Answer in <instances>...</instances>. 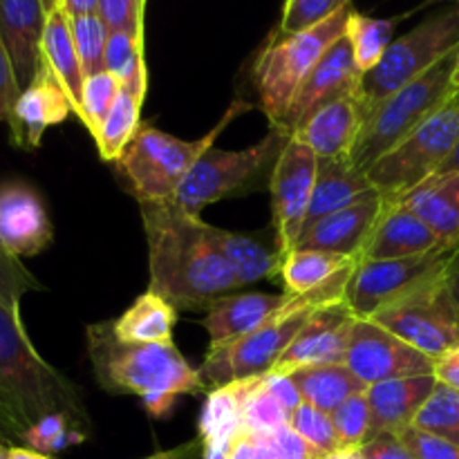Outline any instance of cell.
<instances>
[{
	"mask_svg": "<svg viewBox=\"0 0 459 459\" xmlns=\"http://www.w3.org/2000/svg\"><path fill=\"white\" fill-rule=\"evenodd\" d=\"M453 247L394 260H359L345 287V305L357 318H372L444 272Z\"/></svg>",
	"mask_w": 459,
	"mask_h": 459,
	"instance_id": "7c38bea8",
	"label": "cell"
},
{
	"mask_svg": "<svg viewBox=\"0 0 459 459\" xmlns=\"http://www.w3.org/2000/svg\"><path fill=\"white\" fill-rule=\"evenodd\" d=\"M0 403L22 433L48 417H65L81 433H90L88 408L81 388L36 352L22 325L21 309L0 303Z\"/></svg>",
	"mask_w": 459,
	"mask_h": 459,
	"instance_id": "3957f363",
	"label": "cell"
},
{
	"mask_svg": "<svg viewBox=\"0 0 459 459\" xmlns=\"http://www.w3.org/2000/svg\"><path fill=\"white\" fill-rule=\"evenodd\" d=\"M375 193L379 191L372 186L366 170L354 166L350 160H318L316 182H314L312 202H309L303 233L325 215L348 209V206L357 204V202L366 200Z\"/></svg>",
	"mask_w": 459,
	"mask_h": 459,
	"instance_id": "d4e9b609",
	"label": "cell"
},
{
	"mask_svg": "<svg viewBox=\"0 0 459 459\" xmlns=\"http://www.w3.org/2000/svg\"><path fill=\"white\" fill-rule=\"evenodd\" d=\"M361 79L363 74L357 67V61H354L352 45H350L348 36L343 34L330 45V49L321 56V61L305 76V81L296 90L294 99H291V106L281 128L294 134L314 110L334 101V99L359 92Z\"/></svg>",
	"mask_w": 459,
	"mask_h": 459,
	"instance_id": "9a60e30c",
	"label": "cell"
},
{
	"mask_svg": "<svg viewBox=\"0 0 459 459\" xmlns=\"http://www.w3.org/2000/svg\"><path fill=\"white\" fill-rule=\"evenodd\" d=\"M0 459H9V446L0 442Z\"/></svg>",
	"mask_w": 459,
	"mask_h": 459,
	"instance_id": "94428289",
	"label": "cell"
},
{
	"mask_svg": "<svg viewBox=\"0 0 459 459\" xmlns=\"http://www.w3.org/2000/svg\"><path fill=\"white\" fill-rule=\"evenodd\" d=\"M18 94H21V85H18L13 61L9 56V49L4 45L3 36H0V124L3 121L9 124Z\"/></svg>",
	"mask_w": 459,
	"mask_h": 459,
	"instance_id": "bcb514c9",
	"label": "cell"
},
{
	"mask_svg": "<svg viewBox=\"0 0 459 459\" xmlns=\"http://www.w3.org/2000/svg\"><path fill=\"white\" fill-rule=\"evenodd\" d=\"M354 321L357 316L350 312L345 300L318 307L272 372L273 375H290L305 366L345 363Z\"/></svg>",
	"mask_w": 459,
	"mask_h": 459,
	"instance_id": "2e32d148",
	"label": "cell"
},
{
	"mask_svg": "<svg viewBox=\"0 0 459 459\" xmlns=\"http://www.w3.org/2000/svg\"><path fill=\"white\" fill-rule=\"evenodd\" d=\"M106 72H110L121 85L148 76L143 61V36L110 31L106 45Z\"/></svg>",
	"mask_w": 459,
	"mask_h": 459,
	"instance_id": "74e56055",
	"label": "cell"
},
{
	"mask_svg": "<svg viewBox=\"0 0 459 459\" xmlns=\"http://www.w3.org/2000/svg\"><path fill=\"white\" fill-rule=\"evenodd\" d=\"M321 459H363L359 455L357 451H339V453H332V455H325Z\"/></svg>",
	"mask_w": 459,
	"mask_h": 459,
	"instance_id": "6f0895ef",
	"label": "cell"
},
{
	"mask_svg": "<svg viewBox=\"0 0 459 459\" xmlns=\"http://www.w3.org/2000/svg\"><path fill=\"white\" fill-rule=\"evenodd\" d=\"M202 453H204V444H202V439L197 437L186 444H179V446L175 448H169V451H157L143 459H197L202 457Z\"/></svg>",
	"mask_w": 459,
	"mask_h": 459,
	"instance_id": "681fc988",
	"label": "cell"
},
{
	"mask_svg": "<svg viewBox=\"0 0 459 459\" xmlns=\"http://www.w3.org/2000/svg\"><path fill=\"white\" fill-rule=\"evenodd\" d=\"M415 429L429 430V433L439 435L453 446L459 448V393L448 388V385L437 384L421 411L417 412Z\"/></svg>",
	"mask_w": 459,
	"mask_h": 459,
	"instance_id": "d590c367",
	"label": "cell"
},
{
	"mask_svg": "<svg viewBox=\"0 0 459 459\" xmlns=\"http://www.w3.org/2000/svg\"><path fill=\"white\" fill-rule=\"evenodd\" d=\"M94 379L115 394L142 399L151 417H169L184 394L204 393L200 370L188 366L175 343H133L121 341L112 323H94L85 330Z\"/></svg>",
	"mask_w": 459,
	"mask_h": 459,
	"instance_id": "7a4b0ae2",
	"label": "cell"
},
{
	"mask_svg": "<svg viewBox=\"0 0 459 459\" xmlns=\"http://www.w3.org/2000/svg\"><path fill=\"white\" fill-rule=\"evenodd\" d=\"M348 7H352V0H285L276 30L281 34H300Z\"/></svg>",
	"mask_w": 459,
	"mask_h": 459,
	"instance_id": "60d3db41",
	"label": "cell"
},
{
	"mask_svg": "<svg viewBox=\"0 0 459 459\" xmlns=\"http://www.w3.org/2000/svg\"><path fill=\"white\" fill-rule=\"evenodd\" d=\"M40 61L61 81L63 90L72 101V110L74 115H79L85 74L79 61V52H76L70 13L63 7H56L48 13L43 39H40Z\"/></svg>",
	"mask_w": 459,
	"mask_h": 459,
	"instance_id": "484cf974",
	"label": "cell"
},
{
	"mask_svg": "<svg viewBox=\"0 0 459 459\" xmlns=\"http://www.w3.org/2000/svg\"><path fill=\"white\" fill-rule=\"evenodd\" d=\"M433 377L437 379V384L448 385V388L459 393V345L448 350L439 359H435Z\"/></svg>",
	"mask_w": 459,
	"mask_h": 459,
	"instance_id": "c3c4849f",
	"label": "cell"
},
{
	"mask_svg": "<svg viewBox=\"0 0 459 459\" xmlns=\"http://www.w3.org/2000/svg\"><path fill=\"white\" fill-rule=\"evenodd\" d=\"M444 278H446V287L459 309V242L453 247V254L451 258H448L446 269H444Z\"/></svg>",
	"mask_w": 459,
	"mask_h": 459,
	"instance_id": "f5cc1de1",
	"label": "cell"
},
{
	"mask_svg": "<svg viewBox=\"0 0 459 459\" xmlns=\"http://www.w3.org/2000/svg\"><path fill=\"white\" fill-rule=\"evenodd\" d=\"M403 204L415 211L444 245L459 242V170L457 173L433 175L402 197Z\"/></svg>",
	"mask_w": 459,
	"mask_h": 459,
	"instance_id": "4316f807",
	"label": "cell"
},
{
	"mask_svg": "<svg viewBox=\"0 0 459 459\" xmlns=\"http://www.w3.org/2000/svg\"><path fill=\"white\" fill-rule=\"evenodd\" d=\"M146 85L148 76H142V79H134L130 81V83L121 85L119 94H117L115 103H112L101 130H99V134L94 137L101 160H119L121 152L128 148V143L133 142L134 134L139 133V128H142L139 117H142Z\"/></svg>",
	"mask_w": 459,
	"mask_h": 459,
	"instance_id": "f1b7e54d",
	"label": "cell"
},
{
	"mask_svg": "<svg viewBox=\"0 0 459 459\" xmlns=\"http://www.w3.org/2000/svg\"><path fill=\"white\" fill-rule=\"evenodd\" d=\"M290 417L291 412L273 394L264 377L245 381V394H242V430L245 433H272L290 424Z\"/></svg>",
	"mask_w": 459,
	"mask_h": 459,
	"instance_id": "e575fe53",
	"label": "cell"
},
{
	"mask_svg": "<svg viewBox=\"0 0 459 459\" xmlns=\"http://www.w3.org/2000/svg\"><path fill=\"white\" fill-rule=\"evenodd\" d=\"M242 394L245 381L209 390L200 415L202 444H233L242 433Z\"/></svg>",
	"mask_w": 459,
	"mask_h": 459,
	"instance_id": "d6a6232c",
	"label": "cell"
},
{
	"mask_svg": "<svg viewBox=\"0 0 459 459\" xmlns=\"http://www.w3.org/2000/svg\"><path fill=\"white\" fill-rule=\"evenodd\" d=\"M455 56L457 61H455V74H453V85H455V90H459V45L455 49Z\"/></svg>",
	"mask_w": 459,
	"mask_h": 459,
	"instance_id": "91938a15",
	"label": "cell"
},
{
	"mask_svg": "<svg viewBox=\"0 0 459 459\" xmlns=\"http://www.w3.org/2000/svg\"><path fill=\"white\" fill-rule=\"evenodd\" d=\"M291 299L294 296L287 294V291H282V294L249 291V294L224 296L206 312L202 325L209 332L211 345L229 343V341L242 339V336L258 330L273 314L281 312Z\"/></svg>",
	"mask_w": 459,
	"mask_h": 459,
	"instance_id": "cb8c5ba5",
	"label": "cell"
},
{
	"mask_svg": "<svg viewBox=\"0 0 459 459\" xmlns=\"http://www.w3.org/2000/svg\"><path fill=\"white\" fill-rule=\"evenodd\" d=\"M457 142L459 90L399 146L375 161L366 175L385 200H402L442 169L444 161L455 151Z\"/></svg>",
	"mask_w": 459,
	"mask_h": 459,
	"instance_id": "ba28073f",
	"label": "cell"
},
{
	"mask_svg": "<svg viewBox=\"0 0 459 459\" xmlns=\"http://www.w3.org/2000/svg\"><path fill=\"white\" fill-rule=\"evenodd\" d=\"M40 3H43V7H45V12H54V9L56 7H61V3L63 0H40Z\"/></svg>",
	"mask_w": 459,
	"mask_h": 459,
	"instance_id": "680465c9",
	"label": "cell"
},
{
	"mask_svg": "<svg viewBox=\"0 0 459 459\" xmlns=\"http://www.w3.org/2000/svg\"><path fill=\"white\" fill-rule=\"evenodd\" d=\"M448 3H455V4H459V0H448Z\"/></svg>",
	"mask_w": 459,
	"mask_h": 459,
	"instance_id": "6125c7cd",
	"label": "cell"
},
{
	"mask_svg": "<svg viewBox=\"0 0 459 459\" xmlns=\"http://www.w3.org/2000/svg\"><path fill=\"white\" fill-rule=\"evenodd\" d=\"M291 133L272 126L269 134L245 151H220L211 146L195 161L191 173L179 186L175 200L193 215H200L204 206L227 197L249 195L267 191L273 169L290 142Z\"/></svg>",
	"mask_w": 459,
	"mask_h": 459,
	"instance_id": "8992f818",
	"label": "cell"
},
{
	"mask_svg": "<svg viewBox=\"0 0 459 459\" xmlns=\"http://www.w3.org/2000/svg\"><path fill=\"white\" fill-rule=\"evenodd\" d=\"M357 453L363 459H415L406 448V444L402 442V437L393 433H384L368 439L363 446L357 448Z\"/></svg>",
	"mask_w": 459,
	"mask_h": 459,
	"instance_id": "7dc6e473",
	"label": "cell"
},
{
	"mask_svg": "<svg viewBox=\"0 0 459 459\" xmlns=\"http://www.w3.org/2000/svg\"><path fill=\"white\" fill-rule=\"evenodd\" d=\"M459 170V142H457V146H455V151L451 152V157H448L446 161H444L442 164V169L437 170V173L435 175H446V173H457Z\"/></svg>",
	"mask_w": 459,
	"mask_h": 459,
	"instance_id": "9f6ffc18",
	"label": "cell"
},
{
	"mask_svg": "<svg viewBox=\"0 0 459 459\" xmlns=\"http://www.w3.org/2000/svg\"><path fill=\"white\" fill-rule=\"evenodd\" d=\"M403 18L406 16L375 18L352 9L345 36H348L350 45H352L354 61H357V67L361 70V74H368V72L379 65L385 49L394 40V30H397V25Z\"/></svg>",
	"mask_w": 459,
	"mask_h": 459,
	"instance_id": "836d02e7",
	"label": "cell"
},
{
	"mask_svg": "<svg viewBox=\"0 0 459 459\" xmlns=\"http://www.w3.org/2000/svg\"><path fill=\"white\" fill-rule=\"evenodd\" d=\"M352 9H343L330 21L300 34H281L276 30L269 36L254 63V85L269 124L281 128L296 90L330 45L345 34Z\"/></svg>",
	"mask_w": 459,
	"mask_h": 459,
	"instance_id": "52a82bcc",
	"label": "cell"
},
{
	"mask_svg": "<svg viewBox=\"0 0 459 459\" xmlns=\"http://www.w3.org/2000/svg\"><path fill=\"white\" fill-rule=\"evenodd\" d=\"M290 426L318 453L321 457L341 451L339 435L332 424L330 412L314 408L312 403H300L290 417Z\"/></svg>",
	"mask_w": 459,
	"mask_h": 459,
	"instance_id": "b9f144b4",
	"label": "cell"
},
{
	"mask_svg": "<svg viewBox=\"0 0 459 459\" xmlns=\"http://www.w3.org/2000/svg\"><path fill=\"white\" fill-rule=\"evenodd\" d=\"M287 377L299 388L300 399L305 403H312L314 408L323 412L336 411L348 397L368 390V385L345 363L305 366L290 372Z\"/></svg>",
	"mask_w": 459,
	"mask_h": 459,
	"instance_id": "f546056e",
	"label": "cell"
},
{
	"mask_svg": "<svg viewBox=\"0 0 459 459\" xmlns=\"http://www.w3.org/2000/svg\"><path fill=\"white\" fill-rule=\"evenodd\" d=\"M40 290L43 285L39 278L21 263V258H13L0 249V303L12 309H21L22 296Z\"/></svg>",
	"mask_w": 459,
	"mask_h": 459,
	"instance_id": "7bdbcfd3",
	"label": "cell"
},
{
	"mask_svg": "<svg viewBox=\"0 0 459 459\" xmlns=\"http://www.w3.org/2000/svg\"><path fill=\"white\" fill-rule=\"evenodd\" d=\"M52 240L54 229L39 193L18 179L0 184V249L22 260L43 254Z\"/></svg>",
	"mask_w": 459,
	"mask_h": 459,
	"instance_id": "e0dca14e",
	"label": "cell"
},
{
	"mask_svg": "<svg viewBox=\"0 0 459 459\" xmlns=\"http://www.w3.org/2000/svg\"><path fill=\"white\" fill-rule=\"evenodd\" d=\"M330 417L339 435L341 451H357L370 437V403L366 393L345 399L336 411L330 412Z\"/></svg>",
	"mask_w": 459,
	"mask_h": 459,
	"instance_id": "ab89813d",
	"label": "cell"
},
{
	"mask_svg": "<svg viewBox=\"0 0 459 459\" xmlns=\"http://www.w3.org/2000/svg\"><path fill=\"white\" fill-rule=\"evenodd\" d=\"M211 238L218 245L224 260L231 264L242 287L281 273L282 254L276 245H267L260 236L227 231V229H218L211 224Z\"/></svg>",
	"mask_w": 459,
	"mask_h": 459,
	"instance_id": "83f0119b",
	"label": "cell"
},
{
	"mask_svg": "<svg viewBox=\"0 0 459 459\" xmlns=\"http://www.w3.org/2000/svg\"><path fill=\"white\" fill-rule=\"evenodd\" d=\"M435 385H437V379L433 375L403 377V379L368 385L366 394L370 403V437L368 439L384 433L399 435L411 429Z\"/></svg>",
	"mask_w": 459,
	"mask_h": 459,
	"instance_id": "603a6c76",
	"label": "cell"
},
{
	"mask_svg": "<svg viewBox=\"0 0 459 459\" xmlns=\"http://www.w3.org/2000/svg\"><path fill=\"white\" fill-rule=\"evenodd\" d=\"M359 260L316 249H291L282 255L281 273L287 294L300 296L330 285Z\"/></svg>",
	"mask_w": 459,
	"mask_h": 459,
	"instance_id": "4dcf8cb0",
	"label": "cell"
},
{
	"mask_svg": "<svg viewBox=\"0 0 459 459\" xmlns=\"http://www.w3.org/2000/svg\"><path fill=\"white\" fill-rule=\"evenodd\" d=\"M384 206L385 197L381 193H375L348 209L325 215L299 238L294 249L330 251V254L359 260Z\"/></svg>",
	"mask_w": 459,
	"mask_h": 459,
	"instance_id": "ffe728a7",
	"label": "cell"
},
{
	"mask_svg": "<svg viewBox=\"0 0 459 459\" xmlns=\"http://www.w3.org/2000/svg\"><path fill=\"white\" fill-rule=\"evenodd\" d=\"M61 7L70 16H85V13H97V0H63Z\"/></svg>",
	"mask_w": 459,
	"mask_h": 459,
	"instance_id": "db71d44e",
	"label": "cell"
},
{
	"mask_svg": "<svg viewBox=\"0 0 459 459\" xmlns=\"http://www.w3.org/2000/svg\"><path fill=\"white\" fill-rule=\"evenodd\" d=\"M229 459H255V437L242 430L229 448Z\"/></svg>",
	"mask_w": 459,
	"mask_h": 459,
	"instance_id": "816d5d0a",
	"label": "cell"
},
{
	"mask_svg": "<svg viewBox=\"0 0 459 459\" xmlns=\"http://www.w3.org/2000/svg\"><path fill=\"white\" fill-rule=\"evenodd\" d=\"M9 459H54L45 453L31 451L27 446H9Z\"/></svg>",
	"mask_w": 459,
	"mask_h": 459,
	"instance_id": "11a10c76",
	"label": "cell"
},
{
	"mask_svg": "<svg viewBox=\"0 0 459 459\" xmlns=\"http://www.w3.org/2000/svg\"><path fill=\"white\" fill-rule=\"evenodd\" d=\"M354 267L357 264L345 269L336 281L321 287V290L294 296L281 312L273 314L267 323H263L251 334L229 341V343L211 345L204 363L197 368L206 390L222 388V385L236 384V381L267 377L273 370V366L281 361L282 354L287 352V348L294 343L309 316L323 305L343 300L345 287H348Z\"/></svg>",
	"mask_w": 459,
	"mask_h": 459,
	"instance_id": "277c9868",
	"label": "cell"
},
{
	"mask_svg": "<svg viewBox=\"0 0 459 459\" xmlns=\"http://www.w3.org/2000/svg\"><path fill=\"white\" fill-rule=\"evenodd\" d=\"M459 45V4L433 13L412 27L408 34L399 36L385 49L384 58L375 70L363 74L359 99L370 112L377 103L388 99L399 88L408 85L437 65L444 56Z\"/></svg>",
	"mask_w": 459,
	"mask_h": 459,
	"instance_id": "9c48e42d",
	"label": "cell"
},
{
	"mask_svg": "<svg viewBox=\"0 0 459 459\" xmlns=\"http://www.w3.org/2000/svg\"><path fill=\"white\" fill-rule=\"evenodd\" d=\"M399 437H402V442L406 444V448L415 459H459L457 446H453L451 442H446L439 435L429 433V430L411 426L403 433H399Z\"/></svg>",
	"mask_w": 459,
	"mask_h": 459,
	"instance_id": "f6af8a7d",
	"label": "cell"
},
{
	"mask_svg": "<svg viewBox=\"0 0 459 459\" xmlns=\"http://www.w3.org/2000/svg\"><path fill=\"white\" fill-rule=\"evenodd\" d=\"M455 61L457 56L453 49L437 65L377 103L368 112L366 124L350 152V161L361 170H368L385 152L399 146L412 130L420 128L433 112H437L457 92L453 85Z\"/></svg>",
	"mask_w": 459,
	"mask_h": 459,
	"instance_id": "5b68a950",
	"label": "cell"
},
{
	"mask_svg": "<svg viewBox=\"0 0 459 459\" xmlns=\"http://www.w3.org/2000/svg\"><path fill=\"white\" fill-rule=\"evenodd\" d=\"M148 242V291L184 312H209L240 281L211 238V224L188 213L175 197L139 202Z\"/></svg>",
	"mask_w": 459,
	"mask_h": 459,
	"instance_id": "6da1fadb",
	"label": "cell"
},
{
	"mask_svg": "<svg viewBox=\"0 0 459 459\" xmlns=\"http://www.w3.org/2000/svg\"><path fill=\"white\" fill-rule=\"evenodd\" d=\"M72 101L61 81L40 61L34 81L18 94L9 119V139L22 151H36L43 142L45 130L63 124L70 117Z\"/></svg>",
	"mask_w": 459,
	"mask_h": 459,
	"instance_id": "ac0fdd59",
	"label": "cell"
},
{
	"mask_svg": "<svg viewBox=\"0 0 459 459\" xmlns=\"http://www.w3.org/2000/svg\"><path fill=\"white\" fill-rule=\"evenodd\" d=\"M146 0H97V13L110 31H130L143 36Z\"/></svg>",
	"mask_w": 459,
	"mask_h": 459,
	"instance_id": "ee69618b",
	"label": "cell"
},
{
	"mask_svg": "<svg viewBox=\"0 0 459 459\" xmlns=\"http://www.w3.org/2000/svg\"><path fill=\"white\" fill-rule=\"evenodd\" d=\"M0 442L4 446H22V433L16 426V421L9 417V412L4 411L3 403H0Z\"/></svg>",
	"mask_w": 459,
	"mask_h": 459,
	"instance_id": "f907efd6",
	"label": "cell"
},
{
	"mask_svg": "<svg viewBox=\"0 0 459 459\" xmlns=\"http://www.w3.org/2000/svg\"><path fill=\"white\" fill-rule=\"evenodd\" d=\"M370 321L379 323L430 359H439L459 345V309L448 291L444 272L377 312Z\"/></svg>",
	"mask_w": 459,
	"mask_h": 459,
	"instance_id": "8fae6325",
	"label": "cell"
},
{
	"mask_svg": "<svg viewBox=\"0 0 459 459\" xmlns=\"http://www.w3.org/2000/svg\"><path fill=\"white\" fill-rule=\"evenodd\" d=\"M444 245L442 238L402 200H385L384 211L368 238L359 260H394L429 254Z\"/></svg>",
	"mask_w": 459,
	"mask_h": 459,
	"instance_id": "44dd1931",
	"label": "cell"
},
{
	"mask_svg": "<svg viewBox=\"0 0 459 459\" xmlns=\"http://www.w3.org/2000/svg\"><path fill=\"white\" fill-rule=\"evenodd\" d=\"M316 152L291 134L276 169H273L272 184H269L273 238H276V247L282 255L294 249L303 233L314 182H316Z\"/></svg>",
	"mask_w": 459,
	"mask_h": 459,
	"instance_id": "4fadbf2b",
	"label": "cell"
},
{
	"mask_svg": "<svg viewBox=\"0 0 459 459\" xmlns=\"http://www.w3.org/2000/svg\"><path fill=\"white\" fill-rule=\"evenodd\" d=\"M345 366L366 385L403 377L433 375L435 359L426 357L370 318H357L350 334Z\"/></svg>",
	"mask_w": 459,
	"mask_h": 459,
	"instance_id": "5bb4252c",
	"label": "cell"
},
{
	"mask_svg": "<svg viewBox=\"0 0 459 459\" xmlns=\"http://www.w3.org/2000/svg\"><path fill=\"white\" fill-rule=\"evenodd\" d=\"M45 12L40 0H0V36L13 61L21 92L34 81L40 67V39Z\"/></svg>",
	"mask_w": 459,
	"mask_h": 459,
	"instance_id": "7402d4cb",
	"label": "cell"
},
{
	"mask_svg": "<svg viewBox=\"0 0 459 459\" xmlns=\"http://www.w3.org/2000/svg\"><path fill=\"white\" fill-rule=\"evenodd\" d=\"M175 321L178 309L161 296L146 291L112 323V330L121 341L133 343H173Z\"/></svg>",
	"mask_w": 459,
	"mask_h": 459,
	"instance_id": "1f68e13d",
	"label": "cell"
},
{
	"mask_svg": "<svg viewBox=\"0 0 459 459\" xmlns=\"http://www.w3.org/2000/svg\"><path fill=\"white\" fill-rule=\"evenodd\" d=\"M72 34H74L76 52H79L81 67L85 79L106 72V45L110 30L101 21L99 13H85V16H70Z\"/></svg>",
	"mask_w": 459,
	"mask_h": 459,
	"instance_id": "8d00e7d4",
	"label": "cell"
},
{
	"mask_svg": "<svg viewBox=\"0 0 459 459\" xmlns=\"http://www.w3.org/2000/svg\"><path fill=\"white\" fill-rule=\"evenodd\" d=\"M366 117L368 110L359 99V92L348 94L314 110L300 124L294 137L307 143L318 160H350Z\"/></svg>",
	"mask_w": 459,
	"mask_h": 459,
	"instance_id": "d6986e66",
	"label": "cell"
},
{
	"mask_svg": "<svg viewBox=\"0 0 459 459\" xmlns=\"http://www.w3.org/2000/svg\"><path fill=\"white\" fill-rule=\"evenodd\" d=\"M121 83L110 74V72H101V74L88 76L83 83V94H81V110L79 119L92 134L97 137L101 130L103 121H106L108 112H110L112 103H115L117 94H119Z\"/></svg>",
	"mask_w": 459,
	"mask_h": 459,
	"instance_id": "f35d334b",
	"label": "cell"
},
{
	"mask_svg": "<svg viewBox=\"0 0 459 459\" xmlns=\"http://www.w3.org/2000/svg\"><path fill=\"white\" fill-rule=\"evenodd\" d=\"M224 121H220L218 128L211 130L206 137L195 142L173 137L152 126H142L117 160L137 200L151 202L178 195L179 186L195 161L204 155L206 148L213 146V139L224 128Z\"/></svg>",
	"mask_w": 459,
	"mask_h": 459,
	"instance_id": "30bf717a",
	"label": "cell"
}]
</instances>
